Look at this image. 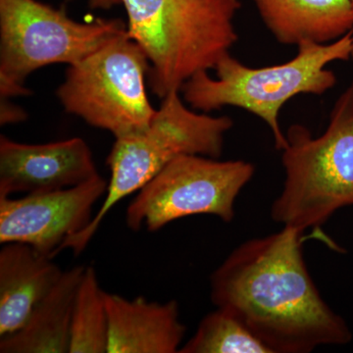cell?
<instances>
[{"label": "cell", "mask_w": 353, "mask_h": 353, "mask_svg": "<svg viewBox=\"0 0 353 353\" xmlns=\"http://www.w3.org/2000/svg\"><path fill=\"white\" fill-rule=\"evenodd\" d=\"M303 234L292 228L241 243L210 276V299L272 353H310L352 341L347 321L316 287Z\"/></svg>", "instance_id": "6da1fadb"}, {"label": "cell", "mask_w": 353, "mask_h": 353, "mask_svg": "<svg viewBox=\"0 0 353 353\" xmlns=\"http://www.w3.org/2000/svg\"><path fill=\"white\" fill-rule=\"evenodd\" d=\"M278 43H330L353 29L352 0H252Z\"/></svg>", "instance_id": "4fadbf2b"}, {"label": "cell", "mask_w": 353, "mask_h": 353, "mask_svg": "<svg viewBox=\"0 0 353 353\" xmlns=\"http://www.w3.org/2000/svg\"><path fill=\"white\" fill-rule=\"evenodd\" d=\"M150 62L127 32L68 66L57 95L67 113L120 139L143 132L157 109L145 82Z\"/></svg>", "instance_id": "52a82bcc"}, {"label": "cell", "mask_w": 353, "mask_h": 353, "mask_svg": "<svg viewBox=\"0 0 353 353\" xmlns=\"http://www.w3.org/2000/svg\"><path fill=\"white\" fill-rule=\"evenodd\" d=\"M28 114L24 109L15 105L8 99H0V124L6 126L27 120Z\"/></svg>", "instance_id": "e0dca14e"}, {"label": "cell", "mask_w": 353, "mask_h": 353, "mask_svg": "<svg viewBox=\"0 0 353 353\" xmlns=\"http://www.w3.org/2000/svg\"><path fill=\"white\" fill-rule=\"evenodd\" d=\"M108 189V183L97 175L68 189L0 197V243H25L54 259L67 239L92 222L95 204Z\"/></svg>", "instance_id": "9c48e42d"}, {"label": "cell", "mask_w": 353, "mask_h": 353, "mask_svg": "<svg viewBox=\"0 0 353 353\" xmlns=\"http://www.w3.org/2000/svg\"><path fill=\"white\" fill-rule=\"evenodd\" d=\"M97 175L83 139L30 145L0 137V197L68 189Z\"/></svg>", "instance_id": "30bf717a"}, {"label": "cell", "mask_w": 353, "mask_h": 353, "mask_svg": "<svg viewBox=\"0 0 353 353\" xmlns=\"http://www.w3.org/2000/svg\"><path fill=\"white\" fill-rule=\"evenodd\" d=\"M234 126L228 116L196 112L183 103L180 92L162 99L150 125L138 134L115 139L108 157L111 176L105 199L92 222L64 241L61 250L82 253L111 209L139 190L181 155L219 158L225 136Z\"/></svg>", "instance_id": "5b68a950"}, {"label": "cell", "mask_w": 353, "mask_h": 353, "mask_svg": "<svg viewBox=\"0 0 353 353\" xmlns=\"http://www.w3.org/2000/svg\"><path fill=\"white\" fill-rule=\"evenodd\" d=\"M108 314L105 292L94 267H85L72 316L69 353H108Z\"/></svg>", "instance_id": "9a60e30c"}, {"label": "cell", "mask_w": 353, "mask_h": 353, "mask_svg": "<svg viewBox=\"0 0 353 353\" xmlns=\"http://www.w3.org/2000/svg\"><path fill=\"white\" fill-rule=\"evenodd\" d=\"M285 137L284 185L270 215L283 227L303 234L353 206V81L334 103L321 136L315 138L296 124Z\"/></svg>", "instance_id": "277c9868"}, {"label": "cell", "mask_w": 353, "mask_h": 353, "mask_svg": "<svg viewBox=\"0 0 353 353\" xmlns=\"http://www.w3.org/2000/svg\"><path fill=\"white\" fill-rule=\"evenodd\" d=\"M352 6H353V0H352ZM352 58L353 59V29H352Z\"/></svg>", "instance_id": "d6986e66"}, {"label": "cell", "mask_w": 353, "mask_h": 353, "mask_svg": "<svg viewBox=\"0 0 353 353\" xmlns=\"http://www.w3.org/2000/svg\"><path fill=\"white\" fill-rule=\"evenodd\" d=\"M63 270L53 259L21 243L0 250V338L19 330Z\"/></svg>", "instance_id": "7c38bea8"}, {"label": "cell", "mask_w": 353, "mask_h": 353, "mask_svg": "<svg viewBox=\"0 0 353 353\" xmlns=\"http://www.w3.org/2000/svg\"><path fill=\"white\" fill-rule=\"evenodd\" d=\"M179 353H272L229 311L216 307L202 318Z\"/></svg>", "instance_id": "2e32d148"}, {"label": "cell", "mask_w": 353, "mask_h": 353, "mask_svg": "<svg viewBox=\"0 0 353 353\" xmlns=\"http://www.w3.org/2000/svg\"><path fill=\"white\" fill-rule=\"evenodd\" d=\"M126 32L120 19L81 23L39 0H0V99L29 95L37 70L79 63Z\"/></svg>", "instance_id": "8992f818"}, {"label": "cell", "mask_w": 353, "mask_h": 353, "mask_svg": "<svg viewBox=\"0 0 353 353\" xmlns=\"http://www.w3.org/2000/svg\"><path fill=\"white\" fill-rule=\"evenodd\" d=\"M127 34L150 62L148 85L163 99L183 83L213 70L238 41L240 0H121Z\"/></svg>", "instance_id": "7a4b0ae2"}, {"label": "cell", "mask_w": 353, "mask_h": 353, "mask_svg": "<svg viewBox=\"0 0 353 353\" xmlns=\"http://www.w3.org/2000/svg\"><path fill=\"white\" fill-rule=\"evenodd\" d=\"M85 266L63 271L25 324L0 338L1 353H69L72 316Z\"/></svg>", "instance_id": "5bb4252c"}, {"label": "cell", "mask_w": 353, "mask_h": 353, "mask_svg": "<svg viewBox=\"0 0 353 353\" xmlns=\"http://www.w3.org/2000/svg\"><path fill=\"white\" fill-rule=\"evenodd\" d=\"M108 314V353H176L187 327L180 319L178 301L127 299L105 292Z\"/></svg>", "instance_id": "8fae6325"}, {"label": "cell", "mask_w": 353, "mask_h": 353, "mask_svg": "<svg viewBox=\"0 0 353 353\" xmlns=\"http://www.w3.org/2000/svg\"><path fill=\"white\" fill-rule=\"evenodd\" d=\"M297 48L290 61L261 68L246 66L229 53L213 69L217 78L202 71L183 83V101L204 113L234 106L259 116L270 128L276 148L282 152L288 139L279 123L281 109L296 95H322L336 85V75L326 67L352 58V32L333 43L308 41Z\"/></svg>", "instance_id": "3957f363"}, {"label": "cell", "mask_w": 353, "mask_h": 353, "mask_svg": "<svg viewBox=\"0 0 353 353\" xmlns=\"http://www.w3.org/2000/svg\"><path fill=\"white\" fill-rule=\"evenodd\" d=\"M254 172L253 164L245 160L181 155L139 190L128 205L127 226L154 233L174 221L196 215L231 223L236 199Z\"/></svg>", "instance_id": "ba28073f"}, {"label": "cell", "mask_w": 353, "mask_h": 353, "mask_svg": "<svg viewBox=\"0 0 353 353\" xmlns=\"http://www.w3.org/2000/svg\"><path fill=\"white\" fill-rule=\"evenodd\" d=\"M122 4L121 0H88V6L92 9L109 10L112 7Z\"/></svg>", "instance_id": "ac0fdd59"}]
</instances>
